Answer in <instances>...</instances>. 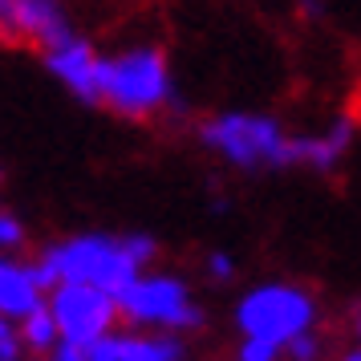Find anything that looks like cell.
<instances>
[{
  "label": "cell",
  "instance_id": "cell-6",
  "mask_svg": "<svg viewBox=\"0 0 361 361\" xmlns=\"http://www.w3.org/2000/svg\"><path fill=\"white\" fill-rule=\"evenodd\" d=\"M45 305L61 329V341L73 345V349L94 345L98 337L114 333V325L122 321L118 296L106 293V288H94V284H53Z\"/></svg>",
  "mask_w": 361,
  "mask_h": 361
},
{
  "label": "cell",
  "instance_id": "cell-11",
  "mask_svg": "<svg viewBox=\"0 0 361 361\" xmlns=\"http://www.w3.org/2000/svg\"><path fill=\"white\" fill-rule=\"evenodd\" d=\"M187 345L179 333H126L122 337V361H183Z\"/></svg>",
  "mask_w": 361,
  "mask_h": 361
},
{
  "label": "cell",
  "instance_id": "cell-5",
  "mask_svg": "<svg viewBox=\"0 0 361 361\" xmlns=\"http://www.w3.org/2000/svg\"><path fill=\"white\" fill-rule=\"evenodd\" d=\"M118 312L126 325L159 329V333H199L207 325V312L195 300L191 284L179 272L147 268L118 293Z\"/></svg>",
  "mask_w": 361,
  "mask_h": 361
},
{
  "label": "cell",
  "instance_id": "cell-1",
  "mask_svg": "<svg viewBox=\"0 0 361 361\" xmlns=\"http://www.w3.org/2000/svg\"><path fill=\"white\" fill-rule=\"evenodd\" d=\"M154 260H159V240L147 231H78L45 244L33 268L45 293L53 284H94L118 296Z\"/></svg>",
  "mask_w": 361,
  "mask_h": 361
},
{
  "label": "cell",
  "instance_id": "cell-17",
  "mask_svg": "<svg viewBox=\"0 0 361 361\" xmlns=\"http://www.w3.org/2000/svg\"><path fill=\"white\" fill-rule=\"evenodd\" d=\"M82 361H122V337H118V333L98 337L94 345L82 349Z\"/></svg>",
  "mask_w": 361,
  "mask_h": 361
},
{
  "label": "cell",
  "instance_id": "cell-20",
  "mask_svg": "<svg viewBox=\"0 0 361 361\" xmlns=\"http://www.w3.org/2000/svg\"><path fill=\"white\" fill-rule=\"evenodd\" d=\"M49 357H53V361H82V349H73V345L61 341V345H57V349L49 353Z\"/></svg>",
  "mask_w": 361,
  "mask_h": 361
},
{
  "label": "cell",
  "instance_id": "cell-15",
  "mask_svg": "<svg viewBox=\"0 0 361 361\" xmlns=\"http://www.w3.org/2000/svg\"><path fill=\"white\" fill-rule=\"evenodd\" d=\"M284 357V349L272 341H260V337H244L240 349H235V361H280Z\"/></svg>",
  "mask_w": 361,
  "mask_h": 361
},
{
  "label": "cell",
  "instance_id": "cell-3",
  "mask_svg": "<svg viewBox=\"0 0 361 361\" xmlns=\"http://www.w3.org/2000/svg\"><path fill=\"white\" fill-rule=\"evenodd\" d=\"M296 134L300 130H293L280 114L252 110V106H228L195 122L199 147L219 166L240 171V175L296 171Z\"/></svg>",
  "mask_w": 361,
  "mask_h": 361
},
{
  "label": "cell",
  "instance_id": "cell-12",
  "mask_svg": "<svg viewBox=\"0 0 361 361\" xmlns=\"http://www.w3.org/2000/svg\"><path fill=\"white\" fill-rule=\"evenodd\" d=\"M17 333H20V345L33 349V353H41V357H49L53 349L61 345V329H57V321H53L49 305H41V309L29 312L25 321H17Z\"/></svg>",
  "mask_w": 361,
  "mask_h": 361
},
{
  "label": "cell",
  "instance_id": "cell-19",
  "mask_svg": "<svg viewBox=\"0 0 361 361\" xmlns=\"http://www.w3.org/2000/svg\"><path fill=\"white\" fill-rule=\"evenodd\" d=\"M293 4V17L305 25H321L329 17V0H288Z\"/></svg>",
  "mask_w": 361,
  "mask_h": 361
},
{
  "label": "cell",
  "instance_id": "cell-22",
  "mask_svg": "<svg viewBox=\"0 0 361 361\" xmlns=\"http://www.w3.org/2000/svg\"><path fill=\"white\" fill-rule=\"evenodd\" d=\"M341 361H361V345H353V349H345Z\"/></svg>",
  "mask_w": 361,
  "mask_h": 361
},
{
  "label": "cell",
  "instance_id": "cell-10",
  "mask_svg": "<svg viewBox=\"0 0 361 361\" xmlns=\"http://www.w3.org/2000/svg\"><path fill=\"white\" fill-rule=\"evenodd\" d=\"M45 284L37 280L33 260L20 256H4L0 252V312L8 321H25L29 312H37L45 305Z\"/></svg>",
  "mask_w": 361,
  "mask_h": 361
},
{
  "label": "cell",
  "instance_id": "cell-8",
  "mask_svg": "<svg viewBox=\"0 0 361 361\" xmlns=\"http://www.w3.org/2000/svg\"><path fill=\"white\" fill-rule=\"evenodd\" d=\"M102 57H106V49H102L94 37H85L82 29H78V33H69L66 41H57L53 49L41 53V66H45V73H49L73 102L98 106Z\"/></svg>",
  "mask_w": 361,
  "mask_h": 361
},
{
  "label": "cell",
  "instance_id": "cell-16",
  "mask_svg": "<svg viewBox=\"0 0 361 361\" xmlns=\"http://www.w3.org/2000/svg\"><path fill=\"white\" fill-rule=\"evenodd\" d=\"M321 353H325V341L317 337V329L305 333V337H296L293 345H284V357L288 361H321Z\"/></svg>",
  "mask_w": 361,
  "mask_h": 361
},
{
  "label": "cell",
  "instance_id": "cell-13",
  "mask_svg": "<svg viewBox=\"0 0 361 361\" xmlns=\"http://www.w3.org/2000/svg\"><path fill=\"white\" fill-rule=\"evenodd\" d=\"M25 247H29V224L13 207H0V252L4 256H20Z\"/></svg>",
  "mask_w": 361,
  "mask_h": 361
},
{
  "label": "cell",
  "instance_id": "cell-21",
  "mask_svg": "<svg viewBox=\"0 0 361 361\" xmlns=\"http://www.w3.org/2000/svg\"><path fill=\"white\" fill-rule=\"evenodd\" d=\"M349 333H353V341L361 345V305L353 312H349Z\"/></svg>",
  "mask_w": 361,
  "mask_h": 361
},
{
  "label": "cell",
  "instance_id": "cell-2",
  "mask_svg": "<svg viewBox=\"0 0 361 361\" xmlns=\"http://www.w3.org/2000/svg\"><path fill=\"white\" fill-rule=\"evenodd\" d=\"M98 106L122 122H163L183 110V90L171 53L159 41H122L102 57Z\"/></svg>",
  "mask_w": 361,
  "mask_h": 361
},
{
  "label": "cell",
  "instance_id": "cell-18",
  "mask_svg": "<svg viewBox=\"0 0 361 361\" xmlns=\"http://www.w3.org/2000/svg\"><path fill=\"white\" fill-rule=\"evenodd\" d=\"M25 345H20V333H17V321H8L0 312V361H20Z\"/></svg>",
  "mask_w": 361,
  "mask_h": 361
},
{
  "label": "cell",
  "instance_id": "cell-9",
  "mask_svg": "<svg viewBox=\"0 0 361 361\" xmlns=\"http://www.w3.org/2000/svg\"><path fill=\"white\" fill-rule=\"evenodd\" d=\"M357 147V118L353 114H333L325 126L296 134V166L312 175H333L341 171L345 159Z\"/></svg>",
  "mask_w": 361,
  "mask_h": 361
},
{
  "label": "cell",
  "instance_id": "cell-4",
  "mask_svg": "<svg viewBox=\"0 0 361 361\" xmlns=\"http://www.w3.org/2000/svg\"><path fill=\"white\" fill-rule=\"evenodd\" d=\"M231 321L240 329V337H260V341L284 349L296 337L317 329L321 305H317L312 288L296 284V280H260L235 300Z\"/></svg>",
  "mask_w": 361,
  "mask_h": 361
},
{
  "label": "cell",
  "instance_id": "cell-7",
  "mask_svg": "<svg viewBox=\"0 0 361 361\" xmlns=\"http://www.w3.org/2000/svg\"><path fill=\"white\" fill-rule=\"evenodd\" d=\"M78 33L69 0H0V45L45 53Z\"/></svg>",
  "mask_w": 361,
  "mask_h": 361
},
{
  "label": "cell",
  "instance_id": "cell-14",
  "mask_svg": "<svg viewBox=\"0 0 361 361\" xmlns=\"http://www.w3.org/2000/svg\"><path fill=\"white\" fill-rule=\"evenodd\" d=\"M240 272V260L231 256L228 247H212L207 256H203V276L212 280V284H231Z\"/></svg>",
  "mask_w": 361,
  "mask_h": 361
}]
</instances>
